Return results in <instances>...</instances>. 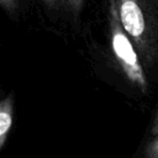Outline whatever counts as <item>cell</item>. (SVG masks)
<instances>
[{
    "mask_svg": "<svg viewBox=\"0 0 158 158\" xmlns=\"http://www.w3.org/2000/svg\"><path fill=\"white\" fill-rule=\"evenodd\" d=\"M122 28L133 42L144 69L158 59V7L153 0H114Z\"/></svg>",
    "mask_w": 158,
    "mask_h": 158,
    "instance_id": "cell-1",
    "label": "cell"
},
{
    "mask_svg": "<svg viewBox=\"0 0 158 158\" xmlns=\"http://www.w3.org/2000/svg\"><path fill=\"white\" fill-rule=\"evenodd\" d=\"M107 22L111 51L121 72L135 88L142 93H147L148 83L143 63L133 42L121 26L114 0H109Z\"/></svg>",
    "mask_w": 158,
    "mask_h": 158,
    "instance_id": "cell-2",
    "label": "cell"
},
{
    "mask_svg": "<svg viewBox=\"0 0 158 158\" xmlns=\"http://www.w3.org/2000/svg\"><path fill=\"white\" fill-rule=\"evenodd\" d=\"M14 120V95H6L0 102V149H2L9 138Z\"/></svg>",
    "mask_w": 158,
    "mask_h": 158,
    "instance_id": "cell-3",
    "label": "cell"
},
{
    "mask_svg": "<svg viewBox=\"0 0 158 158\" xmlns=\"http://www.w3.org/2000/svg\"><path fill=\"white\" fill-rule=\"evenodd\" d=\"M143 158H158V135L146 146Z\"/></svg>",
    "mask_w": 158,
    "mask_h": 158,
    "instance_id": "cell-4",
    "label": "cell"
},
{
    "mask_svg": "<svg viewBox=\"0 0 158 158\" xmlns=\"http://www.w3.org/2000/svg\"><path fill=\"white\" fill-rule=\"evenodd\" d=\"M84 2H85V0H64V6L74 16H79L83 10Z\"/></svg>",
    "mask_w": 158,
    "mask_h": 158,
    "instance_id": "cell-5",
    "label": "cell"
},
{
    "mask_svg": "<svg viewBox=\"0 0 158 158\" xmlns=\"http://www.w3.org/2000/svg\"><path fill=\"white\" fill-rule=\"evenodd\" d=\"M0 5L7 14L12 15L16 12V10L20 5V0H0Z\"/></svg>",
    "mask_w": 158,
    "mask_h": 158,
    "instance_id": "cell-6",
    "label": "cell"
},
{
    "mask_svg": "<svg viewBox=\"0 0 158 158\" xmlns=\"http://www.w3.org/2000/svg\"><path fill=\"white\" fill-rule=\"evenodd\" d=\"M41 1L49 9H57L64 5V0H41Z\"/></svg>",
    "mask_w": 158,
    "mask_h": 158,
    "instance_id": "cell-7",
    "label": "cell"
},
{
    "mask_svg": "<svg viewBox=\"0 0 158 158\" xmlns=\"http://www.w3.org/2000/svg\"><path fill=\"white\" fill-rule=\"evenodd\" d=\"M151 133L153 135V137L158 135V110L156 111V115H154V118H153V122H152Z\"/></svg>",
    "mask_w": 158,
    "mask_h": 158,
    "instance_id": "cell-8",
    "label": "cell"
}]
</instances>
